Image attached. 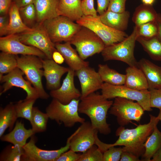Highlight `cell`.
Instances as JSON below:
<instances>
[{"instance_id":"6da1fadb","label":"cell","mask_w":161,"mask_h":161,"mask_svg":"<svg viewBox=\"0 0 161 161\" xmlns=\"http://www.w3.org/2000/svg\"><path fill=\"white\" fill-rule=\"evenodd\" d=\"M149 116V123L140 124L135 128L125 129L120 126L116 131V135L119 136L118 139L113 144H108L109 148L123 146V151L130 152L139 157L142 156L145 151L144 144L160 121L157 117L151 114Z\"/></svg>"},{"instance_id":"7a4b0ae2","label":"cell","mask_w":161,"mask_h":161,"mask_svg":"<svg viewBox=\"0 0 161 161\" xmlns=\"http://www.w3.org/2000/svg\"><path fill=\"white\" fill-rule=\"evenodd\" d=\"M113 102L95 92L80 99L78 112L88 116L92 127L100 134L108 135L111 129L107 122V115Z\"/></svg>"},{"instance_id":"3957f363","label":"cell","mask_w":161,"mask_h":161,"mask_svg":"<svg viewBox=\"0 0 161 161\" xmlns=\"http://www.w3.org/2000/svg\"><path fill=\"white\" fill-rule=\"evenodd\" d=\"M79 100L74 99L67 104H64L53 99L46 109V113L51 120L58 124H63L66 127H73L77 123L85 121L78 113Z\"/></svg>"},{"instance_id":"277c9868","label":"cell","mask_w":161,"mask_h":161,"mask_svg":"<svg viewBox=\"0 0 161 161\" xmlns=\"http://www.w3.org/2000/svg\"><path fill=\"white\" fill-rule=\"evenodd\" d=\"M137 37L135 26L131 33L123 41L105 46L101 52L104 61H118L124 62L129 66H138V61L134 55Z\"/></svg>"},{"instance_id":"5b68a950","label":"cell","mask_w":161,"mask_h":161,"mask_svg":"<svg viewBox=\"0 0 161 161\" xmlns=\"http://www.w3.org/2000/svg\"><path fill=\"white\" fill-rule=\"evenodd\" d=\"M17 67L25 75L27 80L37 91L39 98L47 99L50 95L45 90L42 84L44 76L42 58L32 55H16Z\"/></svg>"},{"instance_id":"8992f818","label":"cell","mask_w":161,"mask_h":161,"mask_svg":"<svg viewBox=\"0 0 161 161\" xmlns=\"http://www.w3.org/2000/svg\"><path fill=\"white\" fill-rule=\"evenodd\" d=\"M41 24L55 44L62 41L70 42L82 27L68 18L61 15L46 20Z\"/></svg>"},{"instance_id":"52a82bcc","label":"cell","mask_w":161,"mask_h":161,"mask_svg":"<svg viewBox=\"0 0 161 161\" xmlns=\"http://www.w3.org/2000/svg\"><path fill=\"white\" fill-rule=\"evenodd\" d=\"M83 60L101 53L105 47L103 41L93 31L85 27L74 35L70 41Z\"/></svg>"},{"instance_id":"ba28073f","label":"cell","mask_w":161,"mask_h":161,"mask_svg":"<svg viewBox=\"0 0 161 161\" xmlns=\"http://www.w3.org/2000/svg\"><path fill=\"white\" fill-rule=\"evenodd\" d=\"M76 22L93 31L103 41L105 46L121 42L128 36L125 32L115 30L104 24L99 15L96 17L83 15Z\"/></svg>"},{"instance_id":"9c48e42d","label":"cell","mask_w":161,"mask_h":161,"mask_svg":"<svg viewBox=\"0 0 161 161\" xmlns=\"http://www.w3.org/2000/svg\"><path fill=\"white\" fill-rule=\"evenodd\" d=\"M101 94L106 98L110 99L117 97L136 101L144 110L151 111L150 92L148 90L140 91L127 87L124 85H116L104 83L102 87Z\"/></svg>"},{"instance_id":"30bf717a","label":"cell","mask_w":161,"mask_h":161,"mask_svg":"<svg viewBox=\"0 0 161 161\" xmlns=\"http://www.w3.org/2000/svg\"><path fill=\"white\" fill-rule=\"evenodd\" d=\"M114 99L109 113L116 117L120 126H124L132 120L140 121L144 110L138 103L122 97Z\"/></svg>"},{"instance_id":"8fae6325","label":"cell","mask_w":161,"mask_h":161,"mask_svg":"<svg viewBox=\"0 0 161 161\" xmlns=\"http://www.w3.org/2000/svg\"><path fill=\"white\" fill-rule=\"evenodd\" d=\"M33 28L32 30L18 34L20 41L40 50L47 58L52 59L53 52L57 50L55 44L51 40L41 24H37Z\"/></svg>"},{"instance_id":"7c38bea8","label":"cell","mask_w":161,"mask_h":161,"mask_svg":"<svg viewBox=\"0 0 161 161\" xmlns=\"http://www.w3.org/2000/svg\"><path fill=\"white\" fill-rule=\"evenodd\" d=\"M33 136L23 147L24 154L22 161H56L62 154L70 149L72 134L67 138L65 146L55 150H46L38 147L35 145V139Z\"/></svg>"},{"instance_id":"4fadbf2b","label":"cell","mask_w":161,"mask_h":161,"mask_svg":"<svg viewBox=\"0 0 161 161\" xmlns=\"http://www.w3.org/2000/svg\"><path fill=\"white\" fill-rule=\"evenodd\" d=\"M98 132L91 122L85 121L72 134L69 149L76 152H84L95 144Z\"/></svg>"},{"instance_id":"5bb4252c","label":"cell","mask_w":161,"mask_h":161,"mask_svg":"<svg viewBox=\"0 0 161 161\" xmlns=\"http://www.w3.org/2000/svg\"><path fill=\"white\" fill-rule=\"evenodd\" d=\"M23 72L17 67L10 72L0 77L1 83H3L2 87L1 95L13 87H16L23 89L27 93V99L37 100L39 98L38 93L32 84L23 77Z\"/></svg>"},{"instance_id":"9a60e30c","label":"cell","mask_w":161,"mask_h":161,"mask_svg":"<svg viewBox=\"0 0 161 161\" xmlns=\"http://www.w3.org/2000/svg\"><path fill=\"white\" fill-rule=\"evenodd\" d=\"M0 50L1 52L15 55H32L42 59L47 58L44 54L40 50L22 43L18 34L1 37Z\"/></svg>"},{"instance_id":"2e32d148","label":"cell","mask_w":161,"mask_h":161,"mask_svg":"<svg viewBox=\"0 0 161 161\" xmlns=\"http://www.w3.org/2000/svg\"><path fill=\"white\" fill-rule=\"evenodd\" d=\"M81 89L80 99L101 89L104 83L98 73L93 68L89 66L75 71Z\"/></svg>"},{"instance_id":"e0dca14e","label":"cell","mask_w":161,"mask_h":161,"mask_svg":"<svg viewBox=\"0 0 161 161\" xmlns=\"http://www.w3.org/2000/svg\"><path fill=\"white\" fill-rule=\"evenodd\" d=\"M66 76L59 88L50 91L49 95L64 104H67L74 99L80 98L81 93L75 86L74 77L75 71L69 68Z\"/></svg>"},{"instance_id":"ac0fdd59","label":"cell","mask_w":161,"mask_h":161,"mask_svg":"<svg viewBox=\"0 0 161 161\" xmlns=\"http://www.w3.org/2000/svg\"><path fill=\"white\" fill-rule=\"evenodd\" d=\"M42 61L46 88L50 91L59 88L62 77L68 72L69 68L59 65L52 59H42Z\"/></svg>"},{"instance_id":"d6986e66","label":"cell","mask_w":161,"mask_h":161,"mask_svg":"<svg viewBox=\"0 0 161 161\" xmlns=\"http://www.w3.org/2000/svg\"><path fill=\"white\" fill-rule=\"evenodd\" d=\"M55 47L63 56L69 68L75 71L89 66V62L80 58L76 50L72 47L69 41L63 44L55 43Z\"/></svg>"},{"instance_id":"ffe728a7","label":"cell","mask_w":161,"mask_h":161,"mask_svg":"<svg viewBox=\"0 0 161 161\" xmlns=\"http://www.w3.org/2000/svg\"><path fill=\"white\" fill-rule=\"evenodd\" d=\"M137 66L145 76L149 90L161 89V67L144 58L138 61Z\"/></svg>"},{"instance_id":"44dd1931","label":"cell","mask_w":161,"mask_h":161,"mask_svg":"<svg viewBox=\"0 0 161 161\" xmlns=\"http://www.w3.org/2000/svg\"><path fill=\"white\" fill-rule=\"evenodd\" d=\"M35 134L31 129H27L21 121H17L10 132L3 135L0 138L2 141L23 147L26 143L27 139Z\"/></svg>"},{"instance_id":"7402d4cb","label":"cell","mask_w":161,"mask_h":161,"mask_svg":"<svg viewBox=\"0 0 161 161\" xmlns=\"http://www.w3.org/2000/svg\"><path fill=\"white\" fill-rule=\"evenodd\" d=\"M59 0H35L34 4L37 13V23L41 24L45 21L59 16L58 7Z\"/></svg>"},{"instance_id":"603a6c76","label":"cell","mask_w":161,"mask_h":161,"mask_svg":"<svg viewBox=\"0 0 161 161\" xmlns=\"http://www.w3.org/2000/svg\"><path fill=\"white\" fill-rule=\"evenodd\" d=\"M99 16L101 21L107 26L115 30L124 31L128 27L130 13L127 11L118 13L107 10Z\"/></svg>"},{"instance_id":"cb8c5ba5","label":"cell","mask_w":161,"mask_h":161,"mask_svg":"<svg viewBox=\"0 0 161 161\" xmlns=\"http://www.w3.org/2000/svg\"><path fill=\"white\" fill-rule=\"evenodd\" d=\"M126 73L125 85L137 90H148V86L145 76L138 66H129L126 69Z\"/></svg>"},{"instance_id":"d4e9b609","label":"cell","mask_w":161,"mask_h":161,"mask_svg":"<svg viewBox=\"0 0 161 161\" xmlns=\"http://www.w3.org/2000/svg\"><path fill=\"white\" fill-rule=\"evenodd\" d=\"M81 2V0H59V15L67 17L73 21L78 20L83 15Z\"/></svg>"},{"instance_id":"484cf974","label":"cell","mask_w":161,"mask_h":161,"mask_svg":"<svg viewBox=\"0 0 161 161\" xmlns=\"http://www.w3.org/2000/svg\"><path fill=\"white\" fill-rule=\"evenodd\" d=\"M8 14L9 17V22L7 35L19 34L33 30V28L27 27L23 22L19 13V8L13 1Z\"/></svg>"},{"instance_id":"4316f807","label":"cell","mask_w":161,"mask_h":161,"mask_svg":"<svg viewBox=\"0 0 161 161\" xmlns=\"http://www.w3.org/2000/svg\"><path fill=\"white\" fill-rule=\"evenodd\" d=\"M18 118L14 104L10 103L0 109V137L8 128L11 131Z\"/></svg>"},{"instance_id":"83f0119b","label":"cell","mask_w":161,"mask_h":161,"mask_svg":"<svg viewBox=\"0 0 161 161\" xmlns=\"http://www.w3.org/2000/svg\"><path fill=\"white\" fill-rule=\"evenodd\" d=\"M158 13L152 6L142 4L135 9L132 17V21L135 26L156 21Z\"/></svg>"},{"instance_id":"f1b7e54d","label":"cell","mask_w":161,"mask_h":161,"mask_svg":"<svg viewBox=\"0 0 161 161\" xmlns=\"http://www.w3.org/2000/svg\"><path fill=\"white\" fill-rule=\"evenodd\" d=\"M144 146L145 151L142 156V160L151 161V158L161 147V132L157 126L148 137Z\"/></svg>"},{"instance_id":"f546056e","label":"cell","mask_w":161,"mask_h":161,"mask_svg":"<svg viewBox=\"0 0 161 161\" xmlns=\"http://www.w3.org/2000/svg\"><path fill=\"white\" fill-rule=\"evenodd\" d=\"M98 72L104 83L116 85L125 84L126 75L110 68L107 64H99Z\"/></svg>"},{"instance_id":"4dcf8cb0","label":"cell","mask_w":161,"mask_h":161,"mask_svg":"<svg viewBox=\"0 0 161 161\" xmlns=\"http://www.w3.org/2000/svg\"><path fill=\"white\" fill-rule=\"evenodd\" d=\"M137 41L152 60L161 61V41L157 36L151 38L139 36Z\"/></svg>"},{"instance_id":"1f68e13d","label":"cell","mask_w":161,"mask_h":161,"mask_svg":"<svg viewBox=\"0 0 161 161\" xmlns=\"http://www.w3.org/2000/svg\"><path fill=\"white\" fill-rule=\"evenodd\" d=\"M49 118L46 112H42L37 107H33L30 122L32 126L31 129L35 134L46 131Z\"/></svg>"},{"instance_id":"d6a6232c","label":"cell","mask_w":161,"mask_h":161,"mask_svg":"<svg viewBox=\"0 0 161 161\" xmlns=\"http://www.w3.org/2000/svg\"><path fill=\"white\" fill-rule=\"evenodd\" d=\"M36 100L35 99L26 98L24 100H20L14 104L18 118H24L30 122L33 105Z\"/></svg>"},{"instance_id":"836d02e7","label":"cell","mask_w":161,"mask_h":161,"mask_svg":"<svg viewBox=\"0 0 161 161\" xmlns=\"http://www.w3.org/2000/svg\"><path fill=\"white\" fill-rule=\"evenodd\" d=\"M17 67L16 55L1 52L0 53V77Z\"/></svg>"},{"instance_id":"e575fe53","label":"cell","mask_w":161,"mask_h":161,"mask_svg":"<svg viewBox=\"0 0 161 161\" xmlns=\"http://www.w3.org/2000/svg\"><path fill=\"white\" fill-rule=\"evenodd\" d=\"M19 11L23 22L26 26L33 28L36 25L37 13L33 4L19 8Z\"/></svg>"},{"instance_id":"d590c367","label":"cell","mask_w":161,"mask_h":161,"mask_svg":"<svg viewBox=\"0 0 161 161\" xmlns=\"http://www.w3.org/2000/svg\"><path fill=\"white\" fill-rule=\"evenodd\" d=\"M24 154L23 147L13 145L8 147L0 155V160L4 161H22Z\"/></svg>"},{"instance_id":"8d00e7d4","label":"cell","mask_w":161,"mask_h":161,"mask_svg":"<svg viewBox=\"0 0 161 161\" xmlns=\"http://www.w3.org/2000/svg\"><path fill=\"white\" fill-rule=\"evenodd\" d=\"M135 26L138 37L151 38L157 35L158 27L156 21Z\"/></svg>"},{"instance_id":"74e56055","label":"cell","mask_w":161,"mask_h":161,"mask_svg":"<svg viewBox=\"0 0 161 161\" xmlns=\"http://www.w3.org/2000/svg\"><path fill=\"white\" fill-rule=\"evenodd\" d=\"M78 161H103V153L95 144L81 154Z\"/></svg>"},{"instance_id":"f35d334b","label":"cell","mask_w":161,"mask_h":161,"mask_svg":"<svg viewBox=\"0 0 161 161\" xmlns=\"http://www.w3.org/2000/svg\"><path fill=\"white\" fill-rule=\"evenodd\" d=\"M123 151V148L110 147L103 153V161H120Z\"/></svg>"},{"instance_id":"ab89813d","label":"cell","mask_w":161,"mask_h":161,"mask_svg":"<svg viewBox=\"0 0 161 161\" xmlns=\"http://www.w3.org/2000/svg\"><path fill=\"white\" fill-rule=\"evenodd\" d=\"M81 7L83 15L97 16V12L94 8V0H82Z\"/></svg>"},{"instance_id":"60d3db41","label":"cell","mask_w":161,"mask_h":161,"mask_svg":"<svg viewBox=\"0 0 161 161\" xmlns=\"http://www.w3.org/2000/svg\"><path fill=\"white\" fill-rule=\"evenodd\" d=\"M150 92V103L151 108H161V89H153Z\"/></svg>"},{"instance_id":"b9f144b4","label":"cell","mask_w":161,"mask_h":161,"mask_svg":"<svg viewBox=\"0 0 161 161\" xmlns=\"http://www.w3.org/2000/svg\"><path fill=\"white\" fill-rule=\"evenodd\" d=\"M126 0H111L107 10L118 13L124 12Z\"/></svg>"},{"instance_id":"7bdbcfd3","label":"cell","mask_w":161,"mask_h":161,"mask_svg":"<svg viewBox=\"0 0 161 161\" xmlns=\"http://www.w3.org/2000/svg\"><path fill=\"white\" fill-rule=\"evenodd\" d=\"M80 155L69 149L62 154L56 161H78Z\"/></svg>"},{"instance_id":"ee69618b","label":"cell","mask_w":161,"mask_h":161,"mask_svg":"<svg viewBox=\"0 0 161 161\" xmlns=\"http://www.w3.org/2000/svg\"><path fill=\"white\" fill-rule=\"evenodd\" d=\"M9 22L8 14L0 16V36L7 35V30Z\"/></svg>"},{"instance_id":"f6af8a7d","label":"cell","mask_w":161,"mask_h":161,"mask_svg":"<svg viewBox=\"0 0 161 161\" xmlns=\"http://www.w3.org/2000/svg\"><path fill=\"white\" fill-rule=\"evenodd\" d=\"M111 0H97V11L99 15L103 14L107 10Z\"/></svg>"},{"instance_id":"bcb514c9","label":"cell","mask_w":161,"mask_h":161,"mask_svg":"<svg viewBox=\"0 0 161 161\" xmlns=\"http://www.w3.org/2000/svg\"><path fill=\"white\" fill-rule=\"evenodd\" d=\"M12 0H0V15L8 14Z\"/></svg>"},{"instance_id":"7dc6e473","label":"cell","mask_w":161,"mask_h":161,"mask_svg":"<svg viewBox=\"0 0 161 161\" xmlns=\"http://www.w3.org/2000/svg\"><path fill=\"white\" fill-rule=\"evenodd\" d=\"M120 161H140L139 157L130 152L124 151L122 153Z\"/></svg>"},{"instance_id":"c3c4849f","label":"cell","mask_w":161,"mask_h":161,"mask_svg":"<svg viewBox=\"0 0 161 161\" xmlns=\"http://www.w3.org/2000/svg\"><path fill=\"white\" fill-rule=\"evenodd\" d=\"M52 59L55 62L59 64H62L65 61L63 55L57 50L53 52L52 54Z\"/></svg>"},{"instance_id":"681fc988","label":"cell","mask_w":161,"mask_h":161,"mask_svg":"<svg viewBox=\"0 0 161 161\" xmlns=\"http://www.w3.org/2000/svg\"><path fill=\"white\" fill-rule=\"evenodd\" d=\"M35 0H12L17 6L19 8L28 5L34 4Z\"/></svg>"},{"instance_id":"f907efd6","label":"cell","mask_w":161,"mask_h":161,"mask_svg":"<svg viewBox=\"0 0 161 161\" xmlns=\"http://www.w3.org/2000/svg\"><path fill=\"white\" fill-rule=\"evenodd\" d=\"M156 21L158 27V33L157 36L161 41V14L158 13Z\"/></svg>"},{"instance_id":"816d5d0a","label":"cell","mask_w":161,"mask_h":161,"mask_svg":"<svg viewBox=\"0 0 161 161\" xmlns=\"http://www.w3.org/2000/svg\"><path fill=\"white\" fill-rule=\"evenodd\" d=\"M151 161H161V147L154 155Z\"/></svg>"},{"instance_id":"f5cc1de1","label":"cell","mask_w":161,"mask_h":161,"mask_svg":"<svg viewBox=\"0 0 161 161\" xmlns=\"http://www.w3.org/2000/svg\"><path fill=\"white\" fill-rule=\"evenodd\" d=\"M141 1L143 4L152 6L155 0H141Z\"/></svg>"},{"instance_id":"db71d44e","label":"cell","mask_w":161,"mask_h":161,"mask_svg":"<svg viewBox=\"0 0 161 161\" xmlns=\"http://www.w3.org/2000/svg\"><path fill=\"white\" fill-rule=\"evenodd\" d=\"M160 111L158 116L157 117L161 121V108L159 109Z\"/></svg>"}]
</instances>
